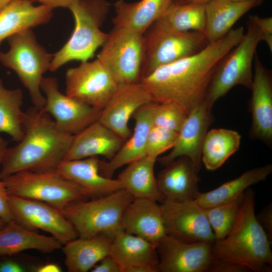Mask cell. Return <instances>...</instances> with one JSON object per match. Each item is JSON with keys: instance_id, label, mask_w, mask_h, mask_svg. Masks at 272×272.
Returning a JSON list of instances; mask_svg holds the SVG:
<instances>
[{"instance_id": "7c38bea8", "label": "cell", "mask_w": 272, "mask_h": 272, "mask_svg": "<svg viewBox=\"0 0 272 272\" xmlns=\"http://www.w3.org/2000/svg\"><path fill=\"white\" fill-rule=\"evenodd\" d=\"M41 90L45 98L42 109L62 131L74 135L99 119L101 110L61 93L55 78L43 77Z\"/></svg>"}, {"instance_id": "8d00e7d4", "label": "cell", "mask_w": 272, "mask_h": 272, "mask_svg": "<svg viewBox=\"0 0 272 272\" xmlns=\"http://www.w3.org/2000/svg\"><path fill=\"white\" fill-rule=\"evenodd\" d=\"M178 132L152 125L147 138L146 154L156 158L174 146Z\"/></svg>"}, {"instance_id": "5bb4252c", "label": "cell", "mask_w": 272, "mask_h": 272, "mask_svg": "<svg viewBox=\"0 0 272 272\" xmlns=\"http://www.w3.org/2000/svg\"><path fill=\"white\" fill-rule=\"evenodd\" d=\"M160 206L168 235L188 243L215 241L205 209L195 200L164 201Z\"/></svg>"}, {"instance_id": "d6a6232c", "label": "cell", "mask_w": 272, "mask_h": 272, "mask_svg": "<svg viewBox=\"0 0 272 272\" xmlns=\"http://www.w3.org/2000/svg\"><path fill=\"white\" fill-rule=\"evenodd\" d=\"M23 94L21 89H6L0 79V132L19 142L24 134L25 112L22 110Z\"/></svg>"}, {"instance_id": "f1b7e54d", "label": "cell", "mask_w": 272, "mask_h": 272, "mask_svg": "<svg viewBox=\"0 0 272 272\" xmlns=\"http://www.w3.org/2000/svg\"><path fill=\"white\" fill-rule=\"evenodd\" d=\"M111 237L99 235L88 238H76L61 249L69 272H87L110 253Z\"/></svg>"}, {"instance_id": "484cf974", "label": "cell", "mask_w": 272, "mask_h": 272, "mask_svg": "<svg viewBox=\"0 0 272 272\" xmlns=\"http://www.w3.org/2000/svg\"><path fill=\"white\" fill-rule=\"evenodd\" d=\"M173 0H140L128 3L118 0L114 4L115 16L113 19L115 27L130 29L143 34L160 19Z\"/></svg>"}, {"instance_id": "3957f363", "label": "cell", "mask_w": 272, "mask_h": 272, "mask_svg": "<svg viewBox=\"0 0 272 272\" xmlns=\"http://www.w3.org/2000/svg\"><path fill=\"white\" fill-rule=\"evenodd\" d=\"M255 199L253 190L248 188L232 230L213 243L212 260L231 262L248 271H271V242L256 218Z\"/></svg>"}, {"instance_id": "9c48e42d", "label": "cell", "mask_w": 272, "mask_h": 272, "mask_svg": "<svg viewBox=\"0 0 272 272\" xmlns=\"http://www.w3.org/2000/svg\"><path fill=\"white\" fill-rule=\"evenodd\" d=\"M150 28L144 36L141 79L161 66L195 54L209 43L204 34L197 31H178L161 19Z\"/></svg>"}, {"instance_id": "b9f144b4", "label": "cell", "mask_w": 272, "mask_h": 272, "mask_svg": "<svg viewBox=\"0 0 272 272\" xmlns=\"http://www.w3.org/2000/svg\"><path fill=\"white\" fill-rule=\"evenodd\" d=\"M209 272H245L246 269L240 265L222 261L212 260L210 263Z\"/></svg>"}, {"instance_id": "ab89813d", "label": "cell", "mask_w": 272, "mask_h": 272, "mask_svg": "<svg viewBox=\"0 0 272 272\" xmlns=\"http://www.w3.org/2000/svg\"><path fill=\"white\" fill-rule=\"evenodd\" d=\"M256 218L262 226L269 240L272 239V206L269 204L256 215Z\"/></svg>"}, {"instance_id": "7bdbcfd3", "label": "cell", "mask_w": 272, "mask_h": 272, "mask_svg": "<svg viewBox=\"0 0 272 272\" xmlns=\"http://www.w3.org/2000/svg\"><path fill=\"white\" fill-rule=\"evenodd\" d=\"M25 267L19 262L11 259L0 262V272H24Z\"/></svg>"}, {"instance_id": "7a4b0ae2", "label": "cell", "mask_w": 272, "mask_h": 272, "mask_svg": "<svg viewBox=\"0 0 272 272\" xmlns=\"http://www.w3.org/2000/svg\"><path fill=\"white\" fill-rule=\"evenodd\" d=\"M73 136L60 130L42 109L29 108L25 112L23 136L16 145L7 148L0 177L23 171L55 170L64 160Z\"/></svg>"}, {"instance_id": "f6af8a7d", "label": "cell", "mask_w": 272, "mask_h": 272, "mask_svg": "<svg viewBox=\"0 0 272 272\" xmlns=\"http://www.w3.org/2000/svg\"><path fill=\"white\" fill-rule=\"evenodd\" d=\"M61 271L60 266L54 263H47L39 265L35 268V271L37 272H60Z\"/></svg>"}, {"instance_id": "4316f807", "label": "cell", "mask_w": 272, "mask_h": 272, "mask_svg": "<svg viewBox=\"0 0 272 272\" xmlns=\"http://www.w3.org/2000/svg\"><path fill=\"white\" fill-rule=\"evenodd\" d=\"M262 1L211 0L207 3L204 34L208 42H214L224 37L243 15L261 5Z\"/></svg>"}, {"instance_id": "7dc6e473", "label": "cell", "mask_w": 272, "mask_h": 272, "mask_svg": "<svg viewBox=\"0 0 272 272\" xmlns=\"http://www.w3.org/2000/svg\"><path fill=\"white\" fill-rule=\"evenodd\" d=\"M211 0H173L175 4H206Z\"/></svg>"}, {"instance_id": "52a82bcc", "label": "cell", "mask_w": 272, "mask_h": 272, "mask_svg": "<svg viewBox=\"0 0 272 272\" xmlns=\"http://www.w3.org/2000/svg\"><path fill=\"white\" fill-rule=\"evenodd\" d=\"M2 179L9 195L44 202L60 212L72 202L89 197L82 187L55 170L23 171Z\"/></svg>"}, {"instance_id": "4dcf8cb0", "label": "cell", "mask_w": 272, "mask_h": 272, "mask_svg": "<svg viewBox=\"0 0 272 272\" xmlns=\"http://www.w3.org/2000/svg\"><path fill=\"white\" fill-rule=\"evenodd\" d=\"M271 172L272 165L270 164L251 169L215 189L199 192L195 200L205 209L231 201L243 194L250 186L265 181Z\"/></svg>"}, {"instance_id": "83f0119b", "label": "cell", "mask_w": 272, "mask_h": 272, "mask_svg": "<svg viewBox=\"0 0 272 272\" xmlns=\"http://www.w3.org/2000/svg\"><path fill=\"white\" fill-rule=\"evenodd\" d=\"M62 244L51 236L29 230L12 220L0 229V256H10L27 250L50 253Z\"/></svg>"}, {"instance_id": "836d02e7", "label": "cell", "mask_w": 272, "mask_h": 272, "mask_svg": "<svg viewBox=\"0 0 272 272\" xmlns=\"http://www.w3.org/2000/svg\"><path fill=\"white\" fill-rule=\"evenodd\" d=\"M206 4H172L161 19L172 28L180 32L205 33Z\"/></svg>"}, {"instance_id": "d590c367", "label": "cell", "mask_w": 272, "mask_h": 272, "mask_svg": "<svg viewBox=\"0 0 272 272\" xmlns=\"http://www.w3.org/2000/svg\"><path fill=\"white\" fill-rule=\"evenodd\" d=\"M188 114L183 108L177 104L153 102L152 125L178 132Z\"/></svg>"}, {"instance_id": "60d3db41", "label": "cell", "mask_w": 272, "mask_h": 272, "mask_svg": "<svg viewBox=\"0 0 272 272\" xmlns=\"http://www.w3.org/2000/svg\"><path fill=\"white\" fill-rule=\"evenodd\" d=\"M91 271L122 272V269L118 262L109 254L96 264Z\"/></svg>"}, {"instance_id": "ba28073f", "label": "cell", "mask_w": 272, "mask_h": 272, "mask_svg": "<svg viewBox=\"0 0 272 272\" xmlns=\"http://www.w3.org/2000/svg\"><path fill=\"white\" fill-rule=\"evenodd\" d=\"M247 28L242 40L221 60L212 77L205 99L213 106L237 85L251 89L252 62L262 35L250 17Z\"/></svg>"}, {"instance_id": "681fc988", "label": "cell", "mask_w": 272, "mask_h": 272, "mask_svg": "<svg viewBox=\"0 0 272 272\" xmlns=\"http://www.w3.org/2000/svg\"><path fill=\"white\" fill-rule=\"evenodd\" d=\"M7 223L5 222L1 217H0V229L3 228L6 225Z\"/></svg>"}, {"instance_id": "ac0fdd59", "label": "cell", "mask_w": 272, "mask_h": 272, "mask_svg": "<svg viewBox=\"0 0 272 272\" xmlns=\"http://www.w3.org/2000/svg\"><path fill=\"white\" fill-rule=\"evenodd\" d=\"M249 108L252 124L251 139L260 140L269 147L272 145V77L257 54L254 57V73L250 89Z\"/></svg>"}, {"instance_id": "ffe728a7", "label": "cell", "mask_w": 272, "mask_h": 272, "mask_svg": "<svg viewBox=\"0 0 272 272\" xmlns=\"http://www.w3.org/2000/svg\"><path fill=\"white\" fill-rule=\"evenodd\" d=\"M123 231L142 237L155 245L167 235L160 205L146 198H133L121 218Z\"/></svg>"}, {"instance_id": "c3c4849f", "label": "cell", "mask_w": 272, "mask_h": 272, "mask_svg": "<svg viewBox=\"0 0 272 272\" xmlns=\"http://www.w3.org/2000/svg\"><path fill=\"white\" fill-rule=\"evenodd\" d=\"M12 0H0V11Z\"/></svg>"}, {"instance_id": "44dd1931", "label": "cell", "mask_w": 272, "mask_h": 272, "mask_svg": "<svg viewBox=\"0 0 272 272\" xmlns=\"http://www.w3.org/2000/svg\"><path fill=\"white\" fill-rule=\"evenodd\" d=\"M157 178L164 201L195 200L198 189V171L190 159L179 157L165 166Z\"/></svg>"}, {"instance_id": "ee69618b", "label": "cell", "mask_w": 272, "mask_h": 272, "mask_svg": "<svg viewBox=\"0 0 272 272\" xmlns=\"http://www.w3.org/2000/svg\"><path fill=\"white\" fill-rule=\"evenodd\" d=\"M40 5L48 6L52 9L56 8H69L72 4L79 0H33Z\"/></svg>"}, {"instance_id": "8992f818", "label": "cell", "mask_w": 272, "mask_h": 272, "mask_svg": "<svg viewBox=\"0 0 272 272\" xmlns=\"http://www.w3.org/2000/svg\"><path fill=\"white\" fill-rule=\"evenodd\" d=\"M10 48L0 51V62L14 71L28 90L34 107L42 109L45 98L41 84L43 75L49 70L53 54L37 41L31 29L14 34L8 39Z\"/></svg>"}, {"instance_id": "7402d4cb", "label": "cell", "mask_w": 272, "mask_h": 272, "mask_svg": "<svg viewBox=\"0 0 272 272\" xmlns=\"http://www.w3.org/2000/svg\"><path fill=\"white\" fill-rule=\"evenodd\" d=\"M100 160L94 156L81 159L64 160L55 171L63 177L82 187L89 197L103 196L123 188L117 179L105 177L100 172Z\"/></svg>"}, {"instance_id": "cb8c5ba5", "label": "cell", "mask_w": 272, "mask_h": 272, "mask_svg": "<svg viewBox=\"0 0 272 272\" xmlns=\"http://www.w3.org/2000/svg\"><path fill=\"white\" fill-rule=\"evenodd\" d=\"M124 141L98 120L74 135L64 160L100 156L110 160Z\"/></svg>"}, {"instance_id": "277c9868", "label": "cell", "mask_w": 272, "mask_h": 272, "mask_svg": "<svg viewBox=\"0 0 272 272\" xmlns=\"http://www.w3.org/2000/svg\"><path fill=\"white\" fill-rule=\"evenodd\" d=\"M109 7L106 0H79L68 8L74 17V29L65 44L53 54L49 71L54 72L73 60L87 61L94 56L108 36L100 27Z\"/></svg>"}, {"instance_id": "d4e9b609", "label": "cell", "mask_w": 272, "mask_h": 272, "mask_svg": "<svg viewBox=\"0 0 272 272\" xmlns=\"http://www.w3.org/2000/svg\"><path fill=\"white\" fill-rule=\"evenodd\" d=\"M33 0H12L0 11V45L9 37L48 22L53 9Z\"/></svg>"}, {"instance_id": "bcb514c9", "label": "cell", "mask_w": 272, "mask_h": 272, "mask_svg": "<svg viewBox=\"0 0 272 272\" xmlns=\"http://www.w3.org/2000/svg\"><path fill=\"white\" fill-rule=\"evenodd\" d=\"M8 141L0 137V164H1L4 155L8 148Z\"/></svg>"}, {"instance_id": "74e56055", "label": "cell", "mask_w": 272, "mask_h": 272, "mask_svg": "<svg viewBox=\"0 0 272 272\" xmlns=\"http://www.w3.org/2000/svg\"><path fill=\"white\" fill-rule=\"evenodd\" d=\"M258 26L262 35V41L267 44L272 51V18L260 17L257 15L249 16Z\"/></svg>"}, {"instance_id": "d6986e66", "label": "cell", "mask_w": 272, "mask_h": 272, "mask_svg": "<svg viewBox=\"0 0 272 272\" xmlns=\"http://www.w3.org/2000/svg\"><path fill=\"white\" fill-rule=\"evenodd\" d=\"M109 255L119 264L122 272H158L157 247L123 230L112 238Z\"/></svg>"}, {"instance_id": "2e32d148", "label": "cell", "mask_w": 272, "mask_h": 272, "mask_svg": "<svg viewBox=\"0 0 272 272\" xmlns=\"http://www.w3.org/2000/svg\"><path fill=\"white\" fill-rule=\"evenodd\" d=\"M212 107L204 99L190 111L170 153L157 159L161 164L165 166L179 157H186L199 171L201 163L202 144L213 121Z\"/></svg>"}, {"instance_id": "4fadbf2b", "label": "cell", "mask_w": 272, "mask_h": 272, "mask_svg": "<svg viewBox=\"0 0 272 272\" xmlns=\"http://www.w3.org/2000/svg\"><path fill=\"white\" fill-rule=\"evenodd\" d=\"M9 205L13 219L29 230L47 232L62 245L78 237L61 212L47 203L9 195Z\"/></svg>"}, {"instance_id": "f35d334b", "label": "cell", "mask_w": 272, "mask_h": 272, "mask_svg": "<svg viewBox=\"0 0 272 272\" xmlns=\"http://www.w3.org/2000/svg\"><path fill=\"white\" fill-rule=\"evenodd\" d=\"M0 217L6 223L13 220L9 205V194L0 177Z\"/></svg>"}, {"instance_id": "f907efd6", "label": "cell", "mask_w": 272, "mask_h": 272, "mask_svg": "<svg viewBox=\"0 0 272 272\" xmlns=\"http://www.w3.org/2000/svg\"><path fill=\"white\" fill-rule=\"evenodd\" d=\"M235 2H247V1H254V0H232Z\"/></svg>"}, {"instance_id": "8fae6325", "label": "cell", "mask_w": 272, "mask_h": 272, "mask_svg": "<svg viewBox=\"0 0 272 272\" xmlns=\"http://www.w3.org/2000/svg\"><path fill=\"white\" fill-rule=\"evenodd\" d=\"M118 85L98 59L68 69L65 94L100 110L106 106Z\"/></svg>"}, {"instance_id": "f546056e", "label": "cell", "mask_w": 272, "mask_h": 272, "mask_svg": "<svg viewBox=\"0 0 272 272\" xmlns=\"http://www.w3.org/2000/svg\"><path fill=\"white\" fill-rule=\"evenodd\" d=\"M157 158L146 155L126 165L118 176L123 188L134 198H146L162 202L154 167Z\"/></svg>"}, {"instance_id": "e0dca14e", "label": "cell", "mask_w": 272, "mask_h": 272, "mask_svg": "<svg viewBox=\"0 0 272 272\" xmlns=\"http://www.w3.org/2000/svg\"><path fill=\"white\" fill-rule=\"evenodd\" d=\"M151 102L149 92L140 81L118 85L101 110L98 120L125 141L132 132L128 125L130 118L140 107Z\"/></svg>"}, {"instance_id": "30bf717a", "label": "cell", "mask_w": 272, "mask_h": 272, "mask_svg": "<svg viewBox=\"0 0 272 272\" xmlns=\"http://www.w3.org/2000/svg\"><path fill=\"white\" fill-rule=\"evenodd\" d=\"M101 47L97 58L118 85L140 81L145 52L143 34L114 26Z\"/></svg>"}, {"instance_id": "603a6c76", "label": "cell", "mask_w": 272, "mask_h": 272, "mask_svg": "<svg viewBox=\"0 0 272 272\" xmlns=\"http://www.w3.org/2000/svg\"><path fill=\"white\" fill-rule=\"evenodd\" d=\"M153 102L140 107L132 115L135 124L131 135L124 141L116 154L108 162L100 160V172L112 178L120 168L145 156L147 138L152 126Z\"/></svg>"}, {"instance_id": "1f68e13d", "label": "cell", "mask_w": 272, "mask_h": 272, "mask_svg": "<svg viewBox=\"0 0 272 272\" xmlns=\"http://www.w3.org/2000/svg\"><path fill=\"white\" fill-rule=\"evenodd\" d=\"M240 142V134L234 130L221 128L208 131L202 146L201 162L209 170L218 169L238 150Z\"/></svg>"}, {"instance_id": "9a60e30c", "label": "cell", "mask_w": 272, "mask_h": 272, "mask_svg": "<svg viewBox=\"0 0 272 272\" xmlns=\"http://www.w3.org/2000/svg\"><path fill=\"white\" fill-rule=\"evenodd\" d=\"M213 244L185 242L167 235L157 246L158 271H208L212 259Z\"/></svg>"}, {"instance_id": "e575fe53", "label": "cell", "mask_w": 272, "mask_h": 272, "mask_svg": "<svg viewBox=\"0 0 272 272\" xmlns=\"http://www.w3.org/2000/svg\"><path fill=\"white\" fill-rule=\"evenodd\" d=\"M244 195L245 192L231 201L205 209L215 241L223 239L232 230L238 216Z\"/></svg>"}, {"instance_id": "6da1fadb", "label": "cell", "mask_w": 272, "mask_h": 272, "mask_svg": "<svg viewBox=\"0 0 272 272\" xmlns=\"http://www.w3.org/2000/svg\"><path fill=\"white\" fill-rule=\"evenodd\" d=\"M244 35L242 26L232 29L195 54L161 66L140 82L153 102L174 103L189 113L205 99L218 65Z\"/></svg>"}, {"instance_id": "5b68a950", "label": "cell", "mask_w": 272, "mask_h": 272, "mask_svg": "<svg viewBox=\"0 0 272 272\" xmlns=\"http://www.w3.org/2000/svg\"><path fill=\"white\" fill-rule=\"evenodd\" d=\"M133 198L122 188L90 200L72 202L61 213L72 224L79 237L88 238L104 235L112 238L123 230V213Z\"/></svg>"}]
</instances>
